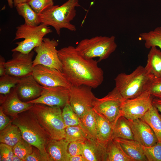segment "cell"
Instances as JSON below:
<instances>
[{
  "label": "cell",
  "mask_w": 161,
  "mask_h": 161,
  "mask_svg": "<svg viewBox=\"0 0 161 161\" xmlns=\"http://www.w3.org/2000/svg\"><path fill=\"white\" fill-rule=\"evenodd\" d=\"M14 88L19 98L25 102L39 97L43 90L32 74L20 78Z\"/></svg>",
  "instance_id": "cell-17"
},
{
  "label": "cell",
  "mask_w": 161,
  "mask_h": 161,
  "mask_svg": "<svg viewBox=\"0 0 161 161\" xmlns=\"http://www.w3.org/2000/svg\"><path fill=\"white\" fill-rule=\"evenodd\" d=\"M13 149L14 154L24 161L27 157L32 152L33 148V146L22 138L13 147Z\"/></svg>",
  "instance_id": "cell-33"
},
{
  "label": "cell",
  "mask_w": 161,
  "mask_h": 161,
  "mask_svg": "<svg viewBox=\"0 0 161 161\" xmlns=\"http://www.w3.org/2000/svg\"><path fill=\"white\" fill-rule=\"evenodd\" d=\"M29 0H13L14 6L15 7L18 4L23 2H27Z\"/></svg>",
  "instance_id": "cell-44"
},
{
  "label": "cell",
  "mask_w": 161,
  "mask_h": 161,
  "mask_svg": "<svg viewBox=\"0 0 161 161\" xmlns=\"http://www.w3.org/2000/svg\"><path fill=\"white\" fill-rule=\"evenodd\" d=\"M69 161H87V160L82 155H77L70 156Z\"/></svg>",
  "instance_id": "cell-42"
},
{
  "label": "cell",
  "mask_w": 161,
  "mask_h": 161,
  "mask_svg": "<svg viewBox=\"0 0 161 161\" xmlns=\"http://www.w3.org/2000/svg\"><path fill=\"white\" fill-rule=\"evenodd\" d=\"M58 41L54 39L44 38L41 44L35 48L36 53L33 61V66L40 64L62 72V64L56 47Z\"/></svg>",
  "instance_id": "cell-9"
},
{
  "label": "cell",
  "mask_w": 161,
  "mask_h": 161,
  "mask_svg": "<svg viewBox=\"0 0 161 161\" xmlns=\"http://www.w3.org/2000/svg\"><path fill=\"white\" fill-rule=\"evenodd\" d=\"M142 146L148 161H161V142L150 147Z\"/></svg>",
  "instance_id": "cell-35"
},
{
  "label": "cell",
  "mask_w": 161,
  "mask_h": 161,
  "mask_svg": "<svg viewBox=\"0 0 161 161\" xmlns=\"http://www.w3.org/2000/svg\"><path fill=\"white\" fill-rule=\"evenodd\" d=\"M129 121L134 140L145 147L152 146L158 142L153 130L142 118Z\"/></svg>",
  "instance_id": "cell-16"
},
{
  "label": "cell",
  "mask_w": 161,
  "mask_h": 161,
  "mask_svg": "<svg viewBox=\"0 0 161 161\" xmlns=\"http://www.w3.org/2000/svg\"><path fill=\"white\" fill-rule=\"evenodd\" d=\"M20 78L6 74L0 77V93L6 95L14 88Z\"/></svg>",
  "instance_id": "cell-32"
},
{
  "label": "cell",
  "mask_w": 161,
  "mask_h": 161,
  "mask_svg": "<svg viewBox=\"0 0 161 161\" xmlns=\"http://www.w3.org/2000/svg\"><path fill=\"white\" fill-rule=\"evenodd\" d=\"M5 61L4 58L2 56H0V76L6 74L5 66Z\"/></svg>",
  "instance_id": "cell-41"
},
{
  "label": "cell",
  "mask_w": 161,
  "mask_h": 161,
  "mask_svg": "<svg viewBox=\"0 0 161 161\" xmlns=\"http://www.w3.org/2000/svg\"><path fill=\"white\" fill-rule=\"evenodd\" d=\"M152 77L145 67L140 65L130 74H118L114 79L115 87L124 99L133 98L147 90Z\"/></svg>",
  "instance_id": "cell-4"
},
{
  "label": "cell",
  "mask_w": 161,
  "mask_h": 161,
  "mask_svg": "<svg viewBox=\"0 0 161 161\" xmlns=\"http://www.w3.org/2000/svg\"><path fill=\"white\" fill-rule=\"evenodd\" d=\"M92 89L84 85L72 86L69 88V103L79 118L93 108V103L96 97Z\"/></svg>",
  "instance_id": "cell-10"
},
{
  "label": "cell",
  "mask_w": 161,
  "mask_h": 161,
  "mask_svg": "<svg viewBox=\"0 0 161 161\" xmlns=\"http://www.w3.org/2000/svg\"><path fill=\"white\" fill-rule=\"evenodd\" d=\"M69 142L65 139H51L46 150L51 161H69L70 156L68 151Z\"/></svg>",
  "instance_id": "cell-18"
},
{
  "label": "cell",
  "mask_w": 161,
  "mask_h": 161,
  "mask_svg": "<svg viewBox=\"0 0 161 161\" xmlns=\"http://www.w3.org/2000/svg\"><path fill=\"white\" fill-rule=\"evenodd\" d=\"M32 152L27 156L24 161H51L50 159L44 156L38 148L33 146Z\"/></svg>",
  "instance_id": "cell-39"
},
{
  "label": "cell",
  "mask_w": 161,
  "mask_h": 161,
  "mask_svg": "<svg viewBox=\"0 0 161 161\" xmlns=\"http://www.w3.org/2000/svg\"><path fill=\"white\" fill-rule=\"evenodd\" d=\"M62 72L72 86L86 85L95 89L102 83L103 72L98 61L85 58L72 46L58 50Z\"/></svg>",
  "instance_id": "cell-1"
},
{
  "label": "cell",
  "mask_w": 161,
  "mask_h": 161,
  "mask_svg": "<svg viewBox=\"0 0 161 161\" xmlns=\"http://www.w3.org/2000/svg\"><path fill=\"white\" fill-rule=\"evenodd\" d=\"M32 75L43 86H62L69 89L72 86L62 72L42 65L33 66Z\"/></svg>",
  "instance_id": "cell-12"
},
{
  "label": "cell",
  "mask_w": 161,
  "mask_h": 161,
  "mask_svg": "<svg viewBox=\"0 0 161 161\" xmlns=\"http://www.w3.org/2000/svg\"><path fill=\"white\" fill-rule=\"evenodd\" d=\"M125 100L115 87L105 97L96 98L93 103V109L113 126L122 115L121 107Z\"/></svg>",
  "instance_id": "cell-8"
},
{
  "label": "cell",
  "mask_w": 161,
  "mask_h": 161,
  "mask_svg": "<svg viewBox=\"0 0 161 161\" xmlns=\"http://www.w3.org/2000/svg\"><path fill=\"white\" fill-rule=\"evenodd\" d=\"M147 90L154 98L161 100V78L152 77L148 84Z\"/></svg>",
  "instance_id": "cell-36"
},
{
  "label": "cell",
  "mask_w": 161,
  "mask_h": 161,
  "mask_svg": "<svg viewBox=\"0 0 161 161\" xmlns=\"http://www.w3.org/2000/svg\"><path fill=\"white\" fill-rule=\"evenodd\" d=\"M84 141H76L69 143L68 151L70 156L82 155Z\"/></svg>",
  "instance_id": "cell-38"
},
{
  "label": "cell",
  "mask_w": 161,
  "mask_h": 161,
  "mask_svg": "<svg viewBox=\"0 0 161 161\" xmlns=\"http://www.w3.org/2000/svg\"><path fill=\"white\" fill-rule=\"evenodd\" d=\"M152 104L161 113V100L154 98L152 100Z\"/></svg>",
  "instance_id": "cell-43"
},
{
  "label": "cell",
  "mask_w": 161,
  "mask_h": 161,
  "mask_svg": "<svg viewBox=\"0 0 161 161\" xmlns=\"http://www.w3.org/2000/svg\"><path fill=\"white\" fill-rule=\"evenodd\" d=\"M9 6L12 8L14 6V3L13 0H7Z\"/></svg>",
  "instance_id": "cell-46"
},
{
  "label": "cell",
  "mask_w": 161,
  "mask_h": 161,
  "mask_svg": "<svg viewBox=\"0 0 161 161\" xmlns=\"http://www.w3.org/2000/svg\"><path fill=\"white\" fill-rule=\"evenodd\" d=\"M34 52L24 54L13 52L12 58L5 63L6 74L20 78L32 74Z\"/></svg>",
  "instance_id": "cell-13"
},
{
  "label": "cell",
  "mask_w": 161,
  "mask_h": 161,
  "mask_svg": "<svg viewBox=\"0 0 161 161\" xmlns=\"http://www.w3.org/2000/svg\"><path fill=\"white\" fill-rule=\"evenodd\" d=\"M12 123L19 128L24 140L38 148L44 156L50 159L46 147L52 139L31 109L18 114L12 120Z\"/></svg>",
  "instance_id": "cell-2"
},
{
  "label": "cell",
  "mask_w": 161,
  "mask_h": 161,
  "mask_svg": "<svg viewBox=\"0 0 161 161\" xmlns=\"http://www.w3.org/2000/svg\"><path fill=\"white\" fill-rule=\"evenodd\" d=\"M27 2L38 15L54 5L53 0H29Z\"/></svg>",
  "instance_id": "cell-34"
},
{
  "label": "cell",
  "mask_w": 161,
  "mask_h": 161,
  "mask_svg": "<svg viewBox=\"0 0 161 161\" xmlns=\"http://www.w3.org/2000/svg\"><path fill=\"white\" fill-rule=\"evenodd\" d=\"M82 155L87 161H106V147L97 140L87 139L84 142Z\"/></svg>",
  "instance_id": "cell-19"
},
{
  "label": "cell",
  "mask_w": 161,
  "mask_h": 161,
  "mask_svg": "<svg viewBox=\"0 0 161 161\" xmlns=\"http://www.w3.org/2000/svg\"><path fill=\"white\" fill-rule=\"evenodd\" d=\"M1 108L5 114L12 118L30 109L33 104L24 102L18 97L14 88L6 95H1Z\"/></svg>",
  "instance_id": "cell-15"
},
{
  "label": "cell",
  "mask_w": 161,
  "mask_h": 161,
  "mask_svg": "<svg viewBox=\"0 0 161 161\" xmlns=\"http://www.w3.org/2000/svg\"><path fill=\"white\" fill-rule=\"evenodd\" d=\"M12 122V120H11L5 114L0 108V131L4 129Z\"/></svg>",
  "instance_id": "cell-40"
},
{
  "label": "cell",
  "mask_w": 161,
  "mask_h": 161,
  "mask_svg": "<svg viewBox=\"0 0 161 161\" xmlns=\"http://www.w3.org/2000/svg\"><path fill=\"white\" fill-rule=\"evenodd\" d=\"M145 68L153 77L161 78V50L157 47L150 48Z\"/></svg>",
  "instance_id": "cell-22"
},
{
  "label": "cell",
  "mask_w": 161,
  "mask_h": 161,
  "mask_svg": "<svg viewBox=\"0 0 161 161\" xmlns=\"http://www.w3.org/2000/svg\"><path fill=\"white\" fill-rule=\"evenodd\" d=\"M151 127L159 142H161V115L152 105L141 118Z\"/></svg>",
  "instance_id": "cell-25"
},
{
  "label": "cell",
  "mask_w": 161,
  "mask_h": 161,
  "mask_svg": "<svg viewBox=\"0 0 161 161\" xmlns=\"http://www.w3.org/2000/svg\"><path fill=\"white\" fill-rule=\"evenodd\" d=\"M95 112L96 121L97 140L99 143L106 147L109 143L113 139V126L103 116Z\"/></svg>",
  "instance_id": "cell-20"
},
{
  "label": "cell",
  "mask_w": 161,
  "mask_h": 161,
  "mask_svg": "<svg viewBox=\"0 0 161 161\" xmlns=\"http://www.w3.org/2000/svg\"><path fill=\"white\" fill-rule=\"evenodd\" d=\"M115 37L97 36L82 39L75 47L78 53L87 59L98 58V62L107 58L116 49Z\"/></svg>",
  "instance_id": "cell-6"
},
{
  "label": "cell",
  "mask_w": 161,
  "mask_h": 161,
  "mask_svg": "<svg viewBox=\"0 0 161 161\" xmlns=\"http://www.w3.org/2000/svg\"><path fill=\"white\" fill-rule=\"evenodd\" d=\"M42 87V91L39 97L27 102L60 108L64 107L66 104L69 103V88L62 86Z\"/></svg>",
  "instance_id": "cell-14"
},
{
  "label": "cell",
  "mask_w": 161,
  "mask_h": 161,
  "mask_svg": "<svg viewBox=\"0 0 161 161\" xmlns=\"http://www.w3.org/2000/svg\"><path fill=\"white\" fill-rule=\"evenodd\" d=\"M16 7L18 15L24 18L25 24L31 26H37L41 24L39 15L27 2L19 3Z\"/></svg>",
  "instance_id": "cell-28"
},
{
  "label": "cell",
  "mask_w": 161,
  "mask_h": 161,
  "mask_svg": "<svg viewBox=\"0 0 161 161\" xmlns=\"http://www.w3.org/2000/svg\"><path fill=\"white\" fill-rule=\"evenodd\" d=\"M80 6L78 0H68L61 6L54 5L38 15L41 23L52 27L58 35L62 28L75 31L76 27L71 22L76 15V7Z\"/></svg>",
  "instance_id": "cell-3"
},
{
  "label": "cell",
  "mask_w": 161,
  "mask_h": 161,
  "mask_svg": "<svg viewBox=\"0 0 161 161\" xmlns=\"http://www.w3.org/2000/svg\"><path fill=\"white\" fill-rule=\"evenodd\" d=\"M154 98L146 90L135 98L125 100L121 107V115L129 120L141 118L152 105Z\"/></svg>",
  "instance_id": "cell-11"
},
{
  "label": "cell",
  "mask_w": 161,
  "mask_h": 161,
  "mask_svg": "<svg viewBox=\"0 0 161 161\" xmlns=\"http://www.w3.org/2000/svg\"><path fill=\"white\" fill-rule=\"evenodd\" d=\"M79 118V125L87 139L97 140L95 113L93 108Z\"/></svg>",
  "instance_id": "cell-23"
},
{
  "label": "cell",
  "mask_w": 161,
  "mask_h": 161,
  "mask_svg": "<svg viewBox=\"0 0 161 161\" xmlns=\"http://www.w3.org/2000/svg\"><path fill=\"white\" fill-rule=\"evenodd\" d=\"M139 35L144 41L146 48L150 49L153 47H158L161 50V26L148 32L141 33Z\"/></svg>",
  "instance_id": "cell-29"
},
{
  "label": "cell",
  "mask_w": 161,
  "mask_h": 161,
  "mask_svg": "<svg viewBox=\"0 0 161 161\" xmlns=\"http://www.w3.org/2000/svg\"><path fill=\"white\" fill-rule=\"evenodd\" d=\"M14 154L13 147L4 143H0V161H12Z\"/></svg>",
  "instance_id": "cell-37"
},
{
  "label": "cell",
  "mask_w": 161,
  "mask_h": 161,
  "mask_svg": "<svg viewBox=\"0 0 161 161\" xmlns=\"http://www.w3.org/2000/svg\"><path fill=\"white\" fill-rule=\"evenodd\" d=\"M112 138L134 140L129 121L123 116H120L113 125Z\"/></svg>",
  "instance_id": "cell-26"
},
{
  "label": "cell",
  "mask_w": 161,
  "mask_h": 161,
  "mask_svg": "<svg viewBox=\"0 0 161 161\" xmlns=\"http://www.w3.org/2000/svg\"><path fill=\"white\" fill-rule=\"evenodd\" d=\"M12 161H23L17 155L14 154L12 158Z\"/></svg>",
  "instance_id": "cell-45"
},
{
  "label": "cell",
  "mask_w": 161,
  "mask_h": 161,
  "mask_svg": "<svg viewBox=\"0 0 161 161\" xmlns=\"http://www.w3.org/2000/svg\"><path fill=\"white\" fill-rule=\"evenodd\" d=\"M65 132L64 139L69 143L76 141H84L87 139L79 125L67 127L65 129Z\"/></svg>",
  "instance_id": "cell-31"
},
{
  "label": "cell",
  "mask_w": 161,
  "mask_h": 161,
  "mask_svg": "<svg viewBox=\"0 0 161 161\" xmlns=\"http://www.w3.org/2000/svg\"><path fill=\"white\" fill-rule=\"evenodd\" d=\"M31 109L52 139L64 138L65 128L60 107L34 103Z\"/></svg>",
  "instance_id": "cell-5"
},
{
  "label": "cell",
  "mask_w": 161,
  "mask_h": 161,
  "mask_svg": "<svg viewBox=\"0 0 161 161\" xmlns=\"http://www.w3.org/2000/svg\"><path fill=\"white\" fill-rule=\"evenodd\" d=\"M52 30L48 26L41 23L37 26H31L24 23L17 27L15 36L13 40L23 38L21 41L17 42V47L11 51H17L27 54L32 49L40 46L44 37L51 33Z\"/></svg>",
  "instance_id": "cell-7"
},
{
  "label": "cell",
  "mask_w": 161,
  "mask_h": 161,
  "mask_svg": "<svg viewBox=\"0 0 161 161\" xmlns=\"http://www.w3.org/2000/svg\"><path fill=\"white\" fill-rule=\"evenodd\" d=\"M21 131L16 125L11 123L0 131V142L13 147L22 138Z\"/></svg>",
  "instance_id": "cell-27"
},
{
  "label": "cell",
  "mask_w": 161,
  "mask_h": 161,
  "mask_svg": "<svg viewBox=\"0 0 161 161\" xmlns=\"http://www.w3.org/2000/svg\"><path fill=\"white\" fill-rule=\"evenodd\" d=\"M106 161H133L124 151L115 139L111 140L106 147Z\"/></svg>",
  "instance_id": "cell-24"
},
{
  "label": "cell",
  "mask_w": 161,
  "mask_h": 161,
  "mask_svg": "<svg viewBox=\"0 0 161 161\" xmlns=\"http://www.w3.org/2000/svg\"><path fill=\"white\" fill-rule=\"evenodd\" d=\"M125 153L133 161H147L142 145L134 140L115 138Z\"/></svg>",
  "instance_id": "cell-21"
},
{
  "label": "cell",
  "mask_w": 161,
  "mask_h": 161,
  "mask_svg": "<svg viewBox=\"0 0 161 161\" xmlns=\"http://www.w3.org/2000/svg\"><path fill=\"white\" fill-rule=\"evenodd\" d=\"M62 117L65 129L67 127L79 124V118L69 103L63 107Z\"/></svg>",
  "instance_id": "cell-30"
}]
</instances>
